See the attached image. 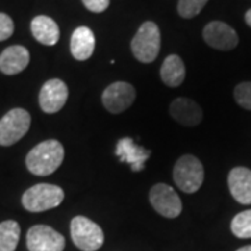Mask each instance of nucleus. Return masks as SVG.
Returning a JSON list of instances; mask_svg holds the SVG:
<instances>
[{
    "mask_svg": "<svg viewBox=\"0 0 251 251\" xmlns=\"http://www.w3.org/2000/svg\"><path fill=\"white\" fill-rule=\"evenodd\" d=\"M171 116L186 127H194L202 120V109L197 102L187 98L175 99L169 106Z\"/></svg>",
    "mask_w": 251,
    "mask_h": 251,
    "instance_id": "obj_13",
    "label": "nucleus"
},
{
    "mask_svg": "<svg viewBox=\"0 0 251 251\" xmlns=\"http://www.w3.org/2000/svg\"><path fill=\"white\" fill-rule=\"evenodd\" d=\"M31 32L42 45L53 46L60 38V29L56 21L48 16H36L31 21Z\"/></svg>",
    "mask_w": 251,
    "mask_h": 251,
    "instance_id": "obj_17",
    "label": "nucleus"
},
{
    "mask_svg": "<svg viewBox=\"0 0 251 251\" xmlns=\"http://www.w3.org/2000/svg\"><path fill=\"white\" fill-rule=\"evenodd\" d=\"M227 184L232 197L244 205L251 204V171L247 168H234L227 176Z\"/></svg>",
    "mask_w": 251,
    "mask_h": 251,
    "instance_id": "obj_14",
    "label": "nucleus"
},
{
    "mask_svg": "<svg viewBox=\"0 0 251 251\" xmlns=\"http://www.w3.org/2000/svg\"><path fill=\"white\" fill-rule=\"evenodd\" d=\"M20 240V226L16 221L0 224V251H14Z\"/></svg>",
    "mask_w": 251,
    "mask_h": 251,
    "instance_id": "obj_19",
    "label": "nucleus"
},
{
    "mask_svg": "<svg viewBox=\"0 0 251 251\" xmlns=\"http://www.w3.org/2000/svg\"><path fill=\"white\" fill-rule=\"evenodd\" d=\"M14 32V23L10 16L0 13V42L9 39Z\"/></svg>",
    "mask_w": 251,
    "mask_h": 251,
    "instance_id": "obj_23",
    "label": "nucleus"
},
{
    "mask_svg": "<svg viewBox=\"0 0 251 251\" xmlns=\"http://www.w3.org/2000/svg\"><path fill=\"white\" fill-rule=\"evenodd\" d=\"M70 50L75 60H88L95 50V35L88 27H78L74 29L70 41Z\"/></svg>",
    "mask_w": 251,
    "mask_h": 251,
    "instance_id": "obj_16",
    "label": "nucleus"
},
{
    "mask_svg": "<svg viewBox=\"0 0 251 251\" xmlns=\"http://www.w3.org/2000/svg\"><path fill=\"white\" fill-rule=\"evenodd\" d=\"M82 4L92 13H103L109 7V0H81Z\"/></svg>",
    "mask_w": 251,
    "mask_h": 251,
    "instance_id": "obj_24",
    "label": "nucleus"
},
{
    "mask_svg": "<svg viewBox=\"0 0 251 251\" xmlns=\"http://www.w3.org/2000/svg\"><path fill=\"white\" fill-rule=\"evenodd\" d=\"M31 116L25 109L16 108L7 112L0 120V145L10 147L27 134Z\"/></svg>",
    "mask_w": 251,
    "mask_h": 251,
    "instance_id": "obj_6",
    "label": "nucleus"
},
{
    "mask_svg": "<svg viewBox=\"0 0 251 251\" xmlns=\"http://www.w3.org/2000/svg\"><path fill=\"white\" fill-rule=\"evenodd\" d=\"M29 63V52L21 45H13L6 48L0 54V72L14 75L24 72Z\"/></svg>",
    "mask_w": 251,
    "mask_h": 251,
    "instance_id": "obj_15",
    "label": "nucleus"
},
{
    "mask_svg": "<svg viewBox=\"0 0 251 251\" xmlns=\"http://www.w3.org/2000/svg\"><path fill=\"white\" fill-rule=\"evenodd\" d=\"M232 233L239 239H251V209L234 216L230 224Z\"/></svg>",
    "mask_w": 251,
    "mask_h": 251,
    "instance_id": "obj_20",
    "label": "nucleus"
},
{
    "mask_svg": "<svg viewBox=\"0 0 251 251\" xmlns=\"http://www.w3.org/2000/svg\"><path fill=\"white\" fill-rule=\"evenodd\" d=\"M173 180L181 191L187 194L196 193L204 181L202 163L194 155L180 156L173 168Z\"/></svg>",
    "mask_w": 251,
    "mask_h": 251,
    "instance_id": "obj_3",
    "label": "nucleus"
},
{
    "mask_svg": "<svg viewBox=\"0 0 251 251\" xmlns=\"http://www.w3.org/2000/svg\"><path fill=\"white\" fill-rule=\"evenodd\" d=\"M115 153L122 162H126L131 166V171L140 172L145 166V162L150 159L151 151L145 150L141 145H137L133 138L125 137L117 141Z\"/></svg>",
    "mask_w": 251,
    "mask_h": 251,
    "instance_id": "obj_12",
    "label": "nucleus"
},
{
    "mask_svg": "<svg viewBox=\"0 0 251 251\" xmlns=\"http://www.w3.org/2000/svg\"><path fill=\"white\" fill-rule=\"evenodd\" d=\"M64 200L62 187L54 184H35L23 194V205L29 212H44L59 206Z\"/></svg>",
    "mask_w": 251,
    "mask_h": 251,
    "instance_id": "obj_4",
    "label": "nucleus"
},
{
    "mask_svg": "<svg viewBox=\"0 0 251 251\" xmlns=\"http://www.w3.org/2000/svg\"><path fill=\"white\" fill-rule=\"evenodd\" d=\"M70 233L73 243L81 251H97L103 246L105 242L103 230L100 229V226L85 216L73 218L70 224Z\"/></svg>",
    "mask_w": 251,
    "mask_h": 251,
    "instance_id": "obj_5",
    "label": "nucleus"
},
{
    "mask_svg": "<svg viewBox=\"0 0 251 251\" xmlns=\"http://www.w3.org/2000/svg\"><path fill=\"white\" fill-rule=\"evenodd\" d=\"M202 36L206 45L218 50H232L239 44V36L233 28L222 21H212L206 24Z\"/></svg>",
    "mask_w": 251,
    "mask_h": 251,
    "instance_id": "obj_10",
    "label": "nucleus"
},
{
    "mask_svg": "<svg viewBox=\"0 0 251 251\" xmlns=\"http://www.w3.org/2000/svg\"><path fill=\"white\" fill-rule=\"evenodd\" d=\"M64 158V148L57 140L38 144L27 155L28 171L36 176H49L59 169Z\"/></svg>",
    "mask_w": 251,
    "mask_h": 251,
    "instance_id": "obj_1",
    "label": "nucleus"
},
{
    "mask_svg": "<svg viewBox=\"0 0 251 251\" xmlns=\"http://www.w3.org/2000/svg\"><path fill=\"white\" fill-rule=\"evenodd\" d=\"M161 78L163 84L168 87H179L186 78V67L184 63L177 54L168 56L161 67Z\"/></svg>",
    "mask_w": 251,
    "mask_h": 251,
    "instance_id": "obj_18",
    "label": "nucleus"
},
{
    "mask_svg": "<svg viewBox=\"0 0 251 251\" xmlns=\"http://www.w3.org/2000/svg\"><path fill=\"white\" fill-rule=\"evenodd\" d=\"M236 251H251V246H244L242 249H239V250Z\"/></svg>",
    "mask_w": 251,
    "mask_h": 251,
    "instance_id": "obj_26",
    "label": "nucleus"
},
{
    "mask_svg": "<svg viewBox=\"0 0 251 251\" xmlns=\"http://www.w3.org/2000/svg\"><path fill=\"white\" fill-rule=\"evenodd\" d=\"M150 202L159 215L171 218V219L177 218L183 209L177 193L165 183H158L151 188Z\"/></svg>",
    "mask_w": 251,
    "mask_h": 251,
    "instance_id": "obj_7",
    "label": "nucleus"
},
{
    "mask_svg": "<svg viewBox=\"0 0 251 251\" xmlns=\"http://www.w3.org/2000/svg\"><path fill=\"white\" fill-rule=\"evenodd\" d=\"M69 98V88L66 82L59 78L48 80L39 92V106L45 113H56L64 106Z\"/></svg>",
    "mask_w": 251,
    "mask_h": 251,
    "instance_id": "obj_11",
    "label": "nucleus"
},
{
    "mask_svg": "<svg viewBox=\"0 0 251 251\" xmlns=\"http://www.w3.org/2000/svg\"><path fill=\"white\" fill-rule=\"evenodd\" d=\"M64 237L46 225H35L27 233V247L29 251H63Z\"/></svg>",
    "mask_w": 251,
    "mask_h": 251,
    "instance_id": "obj_8",
    "label": "nucleus"
},
{
    "mask_svg": "<svg viewBox=\"0 0 251 251\" xmlns=\"http://www.w3.org/2000/svg\"><path fill=\"white\" fill-rule=\"evenodd\" d=\"M135 99L134 87L126 81H117L110 84L102 94V103L105 109L117 115L128 109Z\"/></svg>",
    "mask_w": 251,
    "mask_h": 251,
    "instance_id": "obj_9",
    "label": "nucleus"
},
{
    "mask_svg": "<svg viewBox=\"0 0 251 251\" xmlns=\"http://www.w3.org/2000/svg\"><path fill=\"white\" fill-rule=\"evenodd\" d=\"M161 50V31L152 21H145L131 41V52L141 63L153 62Z\"/></svg>",
    "mask_w": 251,
    "mask_h": 251,
    "instance_id": "obj_2",
    "label": "nucleus"
},
{
    "mask_svg": "<svg viewBox=\"0 0 251 251\" xmlns=\"http://www.w3.org/2000/svg\"><path fill=\"white\" fill-rule=\"evenodd\" d=\"M244 20H246V23H247V25L251 27V9L246 13V16H244Z\"/></svg>",
    "mask_w": 251,
    "mask_h": 251,
    "instance_id": "obj_25",
    "label": "nucleus"
},
{
    "mask_svg": "<svg viewBox=\"0 0 251 251\" xmlns=\"http://www.w3.org/2000/svg\"><path fill=\"white\" fill-rule=\"evenodd\" d=\"M208 0H179L177 13L180 17L193 18L201 13V10L205 7Z\"/></svg>",
    "mask_w": 251,
    "mask_h": 251,
    "instance_id": "obj_21",
    "label": "nucleus"
},
{
    "mask_svg": "<svg viewBox=\"0 0 251 251\" xmlns=\"http://www.w3.org/2000/svg\"><path fill=\"white\" fill-rule=\"evenodd\" d=\"M236 102L242 106L243 109L251 110V81L240 82L233 91Z\"/></svg>",
    "mask_w": 251,
    "mask_h": 251,
    "instance_id": "obj_22",
    "label": "nucleus"
}]
</instances>
